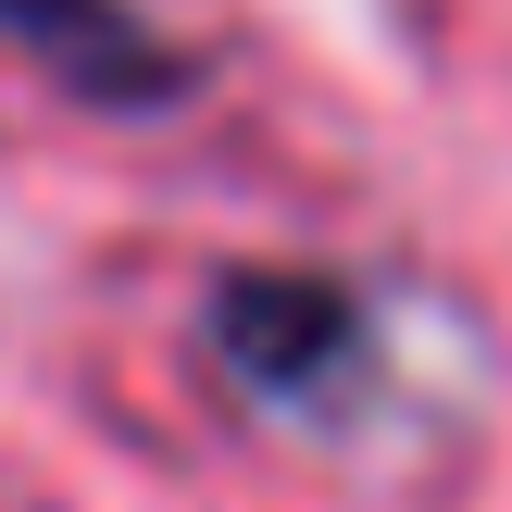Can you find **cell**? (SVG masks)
<instances>
[{"mask_svg":"<svg viewBox=\"0 0 512 512\" xmlns=\"http://www.w3.org/2000/svg\"><path fill=\"white\" fill-rule=\"evenodd\" d=\"M200 350L263 413H338L363 388V363H375V300L338 263H213Z\"/></svg>","mask_w":512,"mask_h":512,"instance_id":"6da1fadb","label":"cell"},{"mask_svg":"<svg viewBox=\"0 0 512 512\" xmlns=\"http://www.w3.org/2000/svg\"><path fill=\"white\" fill-rule=\"evenodd\" d=\"M0 38L88 113H175L200 100V50L150 25L138 0H0Z\"/></svg>","mask_w":512,"mask_h":512,"instance_id":"7a4b0ae2","label":"cell"}]
</instances>
